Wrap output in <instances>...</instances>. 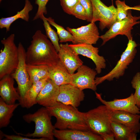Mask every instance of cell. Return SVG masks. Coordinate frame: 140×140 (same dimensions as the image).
I'll return each mask as SVG.
<instances>
[{"instance_id": "1", "label": "cell", "mask_w": 140, "mask_h": 140, "mask_svg": "<svg viewBox=\"0 0 140 140\" xmlns=\"http://www.w3.org/2000/svg\"><path fill=\"white\" fill-rule=\"evenodd\" d=\"M46 35L37 30L26 52V64L51 66L59 61L58 53Z\"/></svg>"}, {"instance_id": "2", "label": "cell", "mask_w": 140, "mask_h": 140, "mask_svg": "<svg viewBox=\"0 0 140 140\" xmlns=\"http://www.w3.org/2000/svg\"><path fill=\"white\" fill-rule=\"evenodd\" d=\"M46 108L52 116L56 118L55 129L89 131L85 121L84 112L76 107L58 102L55 105Z\"/></svg>"}, {"instance_id": "3", "label": "cell", "mask_w": 140, "mask_h": 140, "mask_svg": "<svg viewBox=\"0 0 140 140\" xmlns=\"http://www.w3.org/2000/svg\"><path fill=\"white\" fill-rule=\"evenodd\" d=\"M51 117L45 107L40 108L33 113L25 115L23 118L25 121L27 123H34L35 127L34 132L26 134L15 132L17 134L28 137H38L44 138L47 140H54L53 131L55 128L52 124Z\"/></svg>"}, {"instance_id": "4", "label": "cell", "mask_w": 140, "mask_h": 140, "mask_svg": "<svg viewBox=\"0 0 140 140\" xmlns=\"http://www.w3.org/2000/svg\"><path fill=\"white\" fill-rule=\"evenodd\" d=\"M112 110L105 105L84 112V119L89 131L100 136L113 133L111 127Z\"/></svg>"}, {"instance_id": "5", "label": "cell", "mask_w": 140, "mask_h": 140, "mask_svg": "<svg viewBox=\"0 0 140 140\" xmlns=\"http://www.w3.org/2000/svg\"><path fill=\"white\" fill-rule=\"evenodd\" d=\"M15 35L12 34L1 40L4 47L0 53V79L11 75L17 68L18 63V47L15 44Z\"/></svg>"}, {"instance_id": "6", "label": "cell", "mask_w": 140, "mask_h": 140, "mask_svg": "<svg viewBox=\"0 0 140 140\" xmlns=\"http://www.w3.org/2000/svg\"><path fill=\"white\" fill-rule=\"evenodd\" d=\"M137 46V44L133 40H129L127 48L114 68L105 75L95 78V81L96 86L106 80L111 81L114 78L118 79L123 76L125 70L135 57L137 52L136 48Z\"/></svg>"}, {"instance_id": "7", "label": "cell", "mask_w": 140, "mask_h": 140, "mask_svg": "<svg viewBox=\"0 0 140 140\" xmlns=\"http://www.w3.org/2000/svg\"><path fill=\"white\" fill-rule=\"evenodd\" d=\"M139 19L140 16H133L131 10L129 9L126 18L116 21L104 34L100 36L103 41L101 45L118 35L125 36L129 40H133L131 30L134 25L140 23V21L138 20Z\"/></svg>"}, {"instance_id": "8", "label": "cell", "mask_w": 140, "mask_h": 140, "mask_svg": "<svg viewBox=\"0 0 140 140\" xmlns=\"http://www.w3.org/2000/svg\"><path fill=\"white\" fill-rule=\"evenodd\" d=\"M92 5L93 16L91 22L99 21V27L101 30L109 29L117 20L116 8L113 4L107 6L101 0H90Z\"/></svg>"}, {"instance_id": "9", "label": "cell", "mask_w": 140, "mask_h": 140, "mask_svg": "<svg viewBox=\"0 0 140 140\" xmlns=\"http://www.w3.org/2000/svg\"><path fill=\"white\" fill-rule=\"evenodd\" d=\"M18 48L19 60L18 65L11 75L16 81L18 85L17 91L20 96L19 101L23 98L26 92L32 85L26 69V51L21 42L19 43Z\"/></svg>"}, {"instance_id": "10", "label": "cell", "mask_w": 140, "mask_h": 140, "mask_svg": "<svg viewBox=\"0 0 140 140\" xmlns=\"http://www.w3.org/2000/svg\"><path fill=\"white\" fill-rule=\"evenodd\" d=\"M76 73L71 74L69 84L82 90L87 89L95 91L97 86L95 81L97 73L88 66L82 65Z\"/></svg>"}, {"instance_id": "11", "label": "cell", "mask_w": 140, "mask_h": 140, "mask_svg": "<svg viewBox=\"0 0 140 140\" xmlns=\"http://www.w3.org/2000/svg\"><path fill=\"white\" fill-rule=\"evenodd\" d=\"M66 29L73 36V44H95L100 38L98 29L95 22H91L87 25L76 29L67 27Z\"/></svg>"}, {"instance_id": "12", "label": "cell", "mask_w": 140, "mask_h": 140, "mask_svg": "<svg viewBox=\"0 0 140 140\" xmlns=\"http://www.w3.org/2000/svg\"><path fill=\"white\" fill-rule=\"evenodd\" d=\"M85 97L83 90L70 84H65L60 86L57 101L64 104L77 107L84 100Z\"/></svg>"}, {"instance_id": "13", "label": "cell", "mask_w": 140, "mask_h": 140, "mask_svg": "<svg viewBox=\"0 0 140 140\" xmlns=\"http://www.w3.org/2000/svg\"><path fill=\"white\" fill-rule=\"evenodd\" d=\"M78 55H81L92 60L96 66L95 70L97 74H100L102 69L106 66V60L104 57L98 54V48L92 45L85 43L69 44Z\"/></svg>"}, {"instance_id": "14", "label": "cell", "mask_w": 140, "mask_h": 140, "mask_svg": "<svg viewBox=\"0 0 140 140\" xmlns=\"http://www.w3.org/2000/svg\"><path fill=\"white\" fill-rule=\"evenodd\" d=\"M60 48L58 52L59 60L67 69L70 74H74L80 67L83 65V61L79 55L67 43L60 45Z\"/></svg>"}, {"instance_id": "15", "label": "cell", "mask_w": 140, "mask_h": 140, "mask_svg": "<svg viewBox=\"0 0 140 140\" xmlns=\"http://www.w3.org/2000/svg\"><path fill=\"white\" fill-rule=\"evenodd\" d=\"M96 98L103 104L112 110L126 111L135 114H140V108L136 104L134 94L123 99H115L113 101H107L102 99L100 94L95 92Z\"/></svg>"}, {"instance_id": "16", "label": "cell", "mask_w": 140, "mask_h": 140, "mask_svg": "<svg viewBox=\"0 0 140 140\" xmlns=\"http://www.w3.org/2000/svg\"><path fill=\"white\" fill-rule=\"evenodd\" d=\"M59 89V86L48 78L37 97V103L46 107L55 105L58 102Z\"/></svg>"}, {"instance_id": "17", "label": "cell", "mask_w": 140, "mask_h": 140, "mask_svg": "<svg viewBox=\"0 0 140 140\" xmlns=\"http://www.w3.org/2000/svg\"><path fill=\"white\" fill-rule=\"evenodd\" d=\"M53 133L59 140H103L100 135L90 131L55 129Z\"/></svg>"}, {"instance_id": "18", "label": "cell", "mask_w": 140, "mask_h": 140, "mask_svg": "<svg viewBox=\"0 0 140 140\" xmlns=\"http://www.w3.org/2000/svg\"><path fill=\"white\" fill-rule=\"evenodd\" d=\"M140 114H135L121 110H113L111 120L120 123L135 133L140 131Z\"/></svg>"}, {"instance_id": "19", "label": "cell", "mask_w": 140, "mask_h": 140, "mask_svg": "<svg viewBox=\"0 0 140 140\" xmlns=\"http://www.w3.org/2000/svg\"><path fill=\"white\" fill-rule=\"evenodd\" d=\"M14 79L11 75L5 76L0 81L1 97L7 104H13L20 99V95L14 87Z\"/></svg>"}, {"instance_id": "20", "label": "cell", "mask_w": 140, "mask_h": 140, "mask_svg": "<svg viewBox=\"0 0 140 140\" xmlns=\"http://www.w3.org/2000/svg\"><path fill=\"white\" fill-rule=\"evenodd\" d=\"M71 74L59 60L56 64L49 67L48 78L57 85L69 84Z\"/></svg>"}, {"instance_id": "21", "label": "cell", "mask_w": 140, "mask_h": 140, "mask_svg": "<svg viewBox=\"0 0 140 140\" xmlns=\"http://www.w3.org/2000/svg\"><path fill=\"white\" fill-rule=\"evenodd\" d=\"M48 79H44L32 85L25 93L23 98L19 101L22 107L29 108L37 103V97Z\"/></svg>"}, {"instance_id": "22", "label": "cell", "mask_w": 140, "mask_h": 140, "mask_svg": "<svg viewBox=\"0 0 140 140\" xmlns=\"http://www.w3.org/2000/svg\"><path fill=\"white\" fill-rule=\"evenodd\" d=\"M33 8V5L29 0H25V4L23 9L18 11L15 15L11 17H2L0 19V28H5L6 32L10 30V27L12 23L16 20L21 18L26 22L29 19V12Z\"/></svg>"}, {"instance_id": "23", "label": "cell", "mask_w": 140, "mask_h": 140, "mask_svg": "<svg viewBox=\"0 0 140 140\" xmlns=\"http://www.w3.org/2000/svg\"><path fill=\"white\" fill-rule=\"evenodd\" d=\"M49 66L46 65L26 64L27 70L32 85L49 77Z\"/></svg>"}, {"instance_id": "24", "label": "cell", "mask_w": 140, "mask_h": 140, "mask_svg": "<svg viewBox=\"0 0 140 140\" xmlns=\"http://www.w3.org/2000/svg\"><path fill=\"white\" fill-rule=\"evenodd\" d=\"M111 127L115 140H136L137 134L129 128L118 122L111 121Z\"/></svg>"}, {"instance_id": "25", "label": "cell", "mask_w": 140, "mask_h": 140, "mask_svg": "<svg viewBox=\"0 0 140 140\" xmlns=\"http://www.w3.org/2000/svg\"><path fill=\"white\" fill-rule=\"evenodd\" d=\"M19 103L9 104L0 98V128L6 127L9 124L10 120L15 109Z\"/></svg>"}, {"instance_id": "26", "label": "cell", "mask_w": 140, "mask_h": 140, "mask_svg": "<svg viewBox=\"0 0 140 140\" xmlns=\"http://www.w3.org/2000/svg\"><path fill=\"white\" fill-rule=\"evenodd\" d=\"M46 18L50 25L54 27L57 29V33L59 39L60 43L71 41L73 44L74 38L72 35L67 30H65L62 26L56 23L54 19L51 17Z\"/></svg>"}, {"instance_id": "27", "label": "cell", "mask_w": 140, "mask_h": 140, "mask_svg": "<svg viewBox=\"0 0 140 140\" xmlns=\"http://www.w3.org/2000/svg\"><path fill=\"white\" fill-rule=\"evenodd\" d=\"M43 22V25L45 29L46 36L50 40L56 50L58 53L60 47L59 44V39L58 34L50 26V24L44 16L42 18Z\"/></svg>"}, {"instance_id": "28", "label": "cell", "mask_w": 140, "mask_h": 140, "mask_svg": "<svg viewBox=\"0 0 140 140\" xmlns=\"http://www.w3.org/2000/svg\"><path fill=\"white\" fill-rule=\"evenodd\" d=\"M115 4L117 11L116 21H121L126 18L127 16L129 10L135 8L127 5L124 1H122L117 0L115 1Z\"/></svg>"}, {"instance_id": "29", "label": "cell", "mask_w": 140, "mask_h": 140, "mask_svg": "<svg viewBox=\"0 0 140 140\" xmlns=\"http://www.w3.org/2000/svg\"><path fill=\"white\" fill-rule=\"evenodd\" d=\"M131 83L132 87L135 89L134 94L136 104L140 108V72H138L133 77Z\"/></svg>"}, {"instance_id": "30", "label": "cell", "mask_w": 140, "mask_h": 140, "mask_svg": "<svg viewBox=\"0 0 140 140\" xmlns=\"http://www.w3.org/2000/svg\"><path fill=\"white\" fill-rule=\"evenodd\" d=\"M49 0H36L35 3L38 6L37 11L33 19L34 20L40 18L41 19L44 15L47 14L46 4Z\"/></svg>"}, {"instance_id": "31", "label": "cell", "mask_w": 140, "mask_h": 140, "mask_svg": "<svg viewBox=\"0 0 140 140\" xmlns=\"http://www.w3.org/2000/svg\"><path fill=\"white\" fill-rule=\"evenodd\" d=\"M71 15L76 18L83 20L87 21L88 19L87 13L79 2L73 9Z\"/></svg>"}, {"instance_id": "32", "label": "cell", "mask_w": 140, "mask_h": 140, "mask_svg": "<svg viewBox=\"0 0 140 140\" xmlns=\"http://www.w3.org/2000/svg\"><path fill=\"white\" fill-rule=\"evenodd\" d=\"M60 5L65 12L71 15L73 8L79 2V0H60Z\"/></svg>"}, {"instance_id": "33", "label": "cell", "mask_w": 140, "mask_h": 140, "mask_svg": "<svg viewBox=\"0 0 140 140\" xmlns=\"http://www.w3.org/2000/svg\"><path fill=\"white\" fill-rule=\"evenodd\" d=\"M79 2L87 13L88 17L87 21L91 22L93 16V8L90 0H79Z\"/></svg>"}, {"instance_id": "34", "label": "cell", "mask_w": 140, "mask_h": 140, "mask_svg": "<svg viewBox=\"0 0 140 140\" xmlns=\"http://www.w3.org/2000/svg\"><path fill=\"white\" fill-rule=\"evenodd\" d=\"M17 135H9L4 134V136L5 138L4 140H47L45 138H39L33 139L27 137L22 136V135L17 134Z\"/></svg>"}, {"instance_id": "35", "label": "cell", "mask_w": 140, "mask_h": 140, "mask_svg": "<svg viewBox=\"0 0 140 140\" xmlns=\"http://www.w3.org/2000/svg\"><path fill=\"white\" fill-rule=\"evenodd\" d=\"M103 140H115V135L113 133L110 134H106L100 136Z\"/></svg>"}, {"instance_id": "36", "label": "cell", "mask_w": 140, "mask_h": 140, "mask_svg": "<svg viewBox=\"0 0 140 140\" xmlns=\"http://www.w3.org/2000/svg\"><path fill=\"white\" fill-rule=\"evenodd\" d=\"M3 0H0V2L1 3Z\"/></svg>"}]
</instances>
